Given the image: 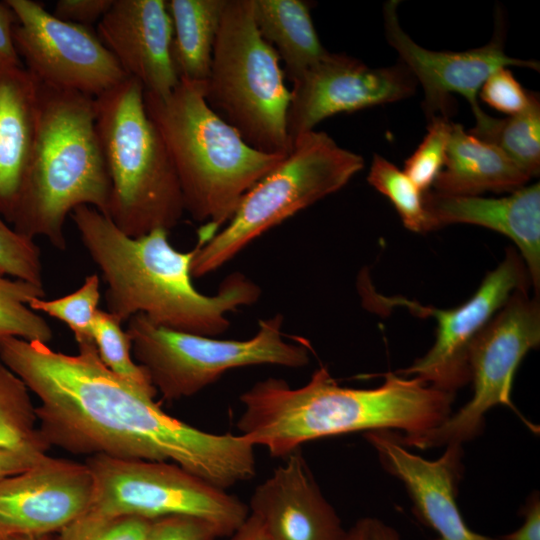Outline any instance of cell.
<instances>
[{
	"mask_svg": "<svg viewBox=\"0 0 540 540\" xmlns=\"http://www.w3.org/2000/svg\"><path fill=\"white\" fill-rule=\"evenodd\" d=\"M283 316L259 321L258 331L245 340L178 332L156 326L142 314L128 320L127 333L134 360L147 372L166 401L190 397L216 382L229 370L275 365L301 368L309 363V344L288 342Z\"/></svg>",
	"mask_w": 540,
	"mask_h": 540,
	"instance_id": "cell-9",
	"label": "cell"
},
{
	"mask_svg": "<svg viewBox=\"0 0 540 540\" xmlns=\"http://www.w3.org/2000/svg\"><path fill=\"white\" fill-rule=\"evenodd\" d=\"M39 89L22 66L0 69V215L8 220L32 150Z\"/></svg>",
	"mask_w": 540,
	"mask_h": 540,
	"instance_id": "cell-21",
	"label": "cell"
},
{
	"mask_svg": "<svg viewBox=\"0 0 540 540\" xmlns=\"http://www.w3.org/2000/svg\"><path fill=\"white\" fill-rule=\"evenodd\" d=\"M44 286L9 277L0 271V340L8 337L49 344L53 331L29 304L45 298Z\"/></svg>",
	"mask_w": 540,
	"mask_h": 540,
	"instance_id": "cell-27",
	"label": "cell"
},
{
	"mask_svg": "<svg viewBox=\"0 0 540 540\" xmlns=\"http://www.w3.org/2000/svg\"><path fill=\"white\" fill-rule=\"evenodd\" d=\"M215 527L206 520L186 515H171L151 521L143 540H217Z\"/></svg>",
	"mask_w": 540,
	"mask_h": 540,
	"instance_id": "cell-35",
	"label": "cell"
},
{
	"mask_svg": "<svg viewBox=\"0 0 540 540\" xmlns=\"http://www.w3.org/2000/svg\"><path fill=\"white\" fill-rule=\"evenodd\" d=\"M424 206L431 230L453 223L492 229L509 237L519 248L535 291L540 287V186H523L509 196L445 195L426 192Z\"/></svg>",
	"mask_w": 540,
	"mask_h": 540,
	"instance_id": "cell-20",
	"label": "cell"
},
{
	"mask_svg": "<svg viewBox=\"0 0 540 540\" xmlns=\"http://www.w3.org/2000/svg\"><path fill=\"white\" fill-rule=\"evenodd\" d=\"M151 521L90 510L59 532L50 535L49 540H143Z\"/></svg>",
	"mask_w": 540,
	"mask_h": 540,
	"instance_id": "cell-31",
	"label": "cell"
},
{
	"mask_svg": "<svg viewBox=\"0 0 540 540\" xmlns=\"http://www.w3.org/2000/svg\"><path fill=\"white\" fill-rule=\"evenodd\" d=\"M530 176L492 143L452 123L444 166L433 186L445 195L477 196L485 191H515Z\"/></svg>",
	"mask_w": 540,
	"mask_h": 540,
	"instance_id": "cell-22",
	"label": "cell"
},
{
	"mask_svg": "<svg viewBox=\"0 0 540 540\" xmlns=\"http://www.w3.org/2000/svg\"><path fill=\"white\" fill-rule=\"evenodd\" d=\"M227 0H169L171 55L179 80L206 82L213 47Z\"/></svg>",
	"mask_w": 540,
	"mask_h": 540,
	"instance_id": "cell-24",
	"label": "cell"
},
{
	"mask_svg": "<svg viewBox=\"0 0 540 540\" xmlns=\"http://www.w3.org/2000/svg\"><path fill=\"white\" fill-rule=\"evenodd\" d=\"M256 27L284 62V74L296 81L329 52L315 30L310 6L302 0H252Z\"/></svg>",
	"mask_w": 540,
	"mask_h": 540,
	"instance_id": "cell-23",
	"label": "cell"
},
{
	"mask_svg": "<svg viewBox=\"0 0 540 540\" xmlns=\"http://www.w3.org/2000/svg\"><path fill=\"white\" fill-rule=\"evenodd\" d=\"M0 271L44 286L40 249L33 239L11 228L0 215Z\"/></svg>",
	"mask_w": 540,
	"mask_h": 540,
	"instance_id": "cell-33",
	"label": "cell"
},
{
	"mask_svg": "<svg viewBox=\"0 0 540 540\" xmlns=\"http://www.w3.org/2000/svg\"><path fill=\"white\" fill-rule=\"evenodd\" d=\"M121 324L106 310L97 311L93 322V340L101 361L122 379L157 394L147 372L134 360L130 337Z\"/></svg>",
	"mask_w": 540,
	"mask_h": 540,
	"instance_id": "cell-29",
	"label": "cell"
},
{
	"mask_svg": "<svg viewBox=\"0 0 540 540\" xmlns=\"http://www.w3.org/2000/svg\"><path fill=\"white\" fill-rule=\"evenodd\" d=\"M370 540H402L391 526L376 518H367Z\"/></svg>",
	"mask_w": 540,
	"mask_h": 540,
	"instance_id": "cell-41",
	"label": "cell"
},
{
	"mask_svg": "<svg viewBox=\"0 0 540 540\" xmlns=\"http://www.w3.org/2000/svg\"><path fill=\"white\" fill-rule=\"evenodd\" d=\"M451 129L446 117L430 119L424 139L405 161L404 173L421 192H428L444 166Z\"/></svg>",
	"mask_w": 540,
	"mask_h": 540,
	"instance_id": "cell-32",
	"label": "cell"
},
{
	"mask_svg": "<svg viewBox=\"0 0 540 540\" xmlns=\"http://www.w3.org/2000/svg\"><path fill=\"white\" fill-rule=\"evenodd\" d=\"M399 1L384 4L385 36L409 71L424 90L423 111L430 120L436 116L448 118L454 110L452 94H459L469 102L476 123L486 113L478 102V94L485 80L503 67L518 66L539 71V62L509 57L504 51L503 27L497 29L486 45L461 52L434 51L421 47L402 29Z\"/></svg>",
	"mask_w": 540,
	"mask_h": 540,
	"instance_id": "cell-14",
	"label": "cell"
},
{
	"mask_svg": "<svg viewBox=\"0 0 540 540\" xmlns=\"http://www.w3.org/2000/svg\"><path fill=\"white\" fill-rule=\"evenodd\" d=\"M384 468L405 485L417 515L437 532L435 540H502L471 530L456 501L462 471V445H448L441 457L427 460L411 453L390 431L365 432Z\"/></svg>",
	"mask_w": 540,
	"mask_h": 540,
	"instance_id": "cell-18",
	"label": "cell"
},
{
	"mask_svg": "<svg viewBox=\"0 0 540 540\" xmlns=\"http://www.w3.org/2000/svg\"><path fill=\"white\" fill-rule=\"evenodd\" d=\"M85 463L94 481L91 510L102 514L192 516L211 523L220 537L230 536L249 514L239 498L172 462L93 455Z\"/></svg>",
	"mask_w": 540,
	"mask_h": 540,
	"instance_id": "cell-10",
	"label": "cell"
},
{
	"mask_svg": "<svg viewBox=\"0 0 540 540\" xmlns=\"http://www.w3.org/2000/svg\"><path fill=\"white\" fill-rule=\"evenodd\" d=\"M0 361L39 399L38 426L50 447L172 462L224 490L256 474L255 446L245 437L206 432L167 414L156 394L109 370L95 344L70 355L8 337L0 340Z\"/></svg>",
	"mask_w": 540,
	"mask_h": 540,
	"instance_id": "cell-1",
	"label": "cell"
},
{
	"mask_svg": "<svg viewBox=\"0 0 540 540\" xmlns=\"http://www.w3.org/2000/svg\"><path fill=\"white\" fill-rule=\"evenodd\" d=\"M453 397L418 377L391 372L376 388L342 387L321 366L301 387L272 377L255 383L240 395L243 411L236 426L255 447L286 457L303 443L334 435L428 431L449 417Z\"/></svg>",
	"mask_w": 540,
	"mask_h": 540,
	"instance_id": "cell-3",
	"label": "cell"
},
{
	"mask_svg": "<svg viewBox=\"0 0 540 540\" xmlns=\"http://www.w3.org/2000/svg\"><path fill=\"white\" fill-rule=\"evenodd\" d=\"M100 278L88 275L74 292L57 299H33L29 307L65 323L72 331L77 345L94 344L93 322L100 302Z\"/></svg>",
	"mask_w": 540,
	"mask_h": 540,
	"instance_id": "cell-30",
	"label": "cell"
},
{
	"mask_svg": "<svg viewBox=\"0 0 540 540\" xmlns=\"http://www.w3.org/2000/svg\"><path fill=\"white\" fill-rule=\"evenodd\" d=\"M254 490L249 513L273 540H343L346 530L299 449Z\"/></svg>",
	"mask_w": 540,
	"mask_h": 540,
	"instance_id": "cell-19",
	"label": "cell"
},
{
	"mask_svg": "<svg viewBox=\"0 0 540 540\" xmlns=\"http://www.w3.org/2000/svg\"><path fill=\"white\" fill-rule=\"evenodd\" d=\"M30 158L9 218L14 229L65 250L64 224L82 205L107 216L110 180L97 129L95 98L40 85Z\"/></svg>",
	"mask_w": 540,
	"mask_h": 540,
	"instance_id": "cell-4",
	"label": "cell"
},
{
	"mask_svg": "<svg viewBox=\"0 0 540 540\" xmlns=\"http://www.w3.org/2000/svg\"><path fill=\"white\" fill-rule=\"evenodd\" d=\"M529 275L522 258L508 249L504 260L489 272L474 295L462 305L448 310L424 307L397 298L421 315L437 321L435 343L421 358L399 373L418 377L446 392L454 391L470 379L468 349L482 328L517 290H528Z\"/></svg>",
	"mask_w": 540,
	"mask_h": 540,
	"instance_id": "cell-13",
	"label": "cell"
},
{
	"mask_svg": "<svg viewBox=\"0 0 540 540\" xmlns=\"http://www.w3.org/2000/svg\"><path fill=\"white\" fill-rule=\"evenodd\" d=\"M37 422L29 389L0 361V450L46 454L50 445L41 434Z\"/></svg>",
	"mask_w": 540,
	"mask_h": 540,
	"instance_id": "cell-25",
	"label": "cell"
},
{
	"mask_svg": "<svg viewBox=\"0 0 540 540\" xmlns=\"http://www.w3.org/2000/svg\"><path fill=\"white\" fill-rule=\"evenodd\" d=\"M343 540H370L367 518L360 519L349 530H346Z\"/></svg>",
	"mask_w": 540,
	"mask_h": 540,
	"instance_id": "cell-42",
	"label": "cell"
},
{
	"mask_svg": "<svg viewBox=\"0 0 540 540\" xmlns=\"http://www.w3.org/2000/svg\"><path fill=\"white\" fill-rule=\"evenodd\" d=\"M363 168L362 156L326 132L299 135L283 161L244 195L226 225L206 243L197 242L192 277L218 270L271 228L343 188Z\"/></svg>",
	"mask_w": 540,
	"mask_h": 540,
	"instance_id": "cell-8",
	"label": "cell"
},
{
	"mask_svg": "<svg viewBox=\"0 0 540 540\" xmlns=\"http://www.w3.org/2000/svg\"><path fill=\"white\" fill-rule=\"evenodd\" d=\"M112 3L113 0H58L52 14L63 21L91 28Z\"/></svg>",
	"mask_w": 540,
	"mask_h": 540,
	"instance_id": "cell-36",
	"label": "cell"
},
{
	"mask_svg": "<svg viewBox=\"0 0 540 540\" xmlns=\"http://www.w3.org/2000/svg\"><path fill=\"white\" fill-rule=\"evenodd\" d=\"M96 129L110 180L107 216L136 238L170 231L185 209L178 177L149 117L142 84L127 77L95 97Z\"/></svg>",
	"mask_w": 540,
	"mask_h": 540,
	"instance_id": "cell-6",
	"label": "cell"
},
{
	"mask_svg": "<svg viewBox=\"0 0 540 540\" xmlns=\"http://www.w3.org/2000/svg\"><path fill=\"white\" fill-rule=\"evenodd\" d=\"M524 522L517 530L503 535L502 540H540V501L532 496L523 509Z\"/></svg>",
	"mask_w": 540,
	"mask_h": 540,
	"instance_id": "cell-38",
	"label": "cell"
},
{
	"mask_svg": "<svg viewBox=\"0 0 540 540\" xmlns=\"http://www.w3.org/2000/svg\"><path fill=\"white\" fill-rule=\"evenodd\" d=\"M230 536V540H273L261 521L250 513Z\"/></svg>",
	"mask_w": 540,
	"mask_h": 540,
	"instance_id": "cell-40",
	"label": "cell"
},
{
	"mask_svg": "<svg viewBox=\"0 0 540 540\" xmlns=\"http://www.w3.org/2000/svg\"><path fill=\"white\" fill-rule=\"evenodd\" d=\"M86 463L47 454L0 482V533L53 535L91 510Z\"/></svg>",
	"mask_w": 540,
	"mask_h": 540,
	"instance_id": "cell-16",
	"label": "cell"
},
{
	"mask_svg": "<svg viewBox=\"0 0 540 540\" xmlns=\"http://www.w3.org/2000/svg\"><path fill=\"white\" fill-rule=\"evenodd\" d=\"M417 81L403 64L372 68L346 54L328 53L293 82L287 132L293 140L326 118L410 97Z\"/></svg>",
	"mask_w": 540,
	"mask_h": 540,
	"instance_id": "cell-15",
	"label": "cell"
},
{
	"mask_svg": "<svg viewBox=\"0 0 540 540\" xmlns=\"http://www.w3.org/2000/svg\"><path fill=\"white\" fill-rule=\"evenodd\" d=\"M537 95L525 90L509 68L503 67L485 80L478 97L490 107L510 116L529 107Z\"/></svg>",
	"mask_w": 540,
	"mask_h": 540,
	"instance_id": "cell-34",
	"label": "cell"
},
{
	"mask_svg": "<svg viewBox=\"0 0 540 540\" xmlns=\"http://www.w3.org/2000/svg\"><path fill=\"white\" fill-rule=\"evenodd\" d=\"M44 455H31L0 450V482L11 475L24 471Z\"/></svg>",
	"mask_w": 540,
	"mask_h": 540,
	"instance_id": "cell-39",
	"label": "cell"
},
{
	"mask_svg": "<svg viewBox=\"0 0 540 540\" xmlns=\"http://www.w3.org/2000/svg\"><path fill=\"white\" fill-rule=\"evenodd\" d=\"M96 33L127 76L138 80L145 92L165 96L179 83L165 0H113L97 23Z\"/></svg>",
	"mask_w": 540,
	"mask_h": 540,
	"instance_id": "cell-17",
	"label": "cell"
},
{
	"mask_svg": "<svg viewBox=\"0 0 540 540\" xmlns=\"http://www.w3.org/2000/svg\"><path fill=\"white\" fill-rule=\"evenodd\" d=\"M17 19L7 3L0 2V69L21 67L14 38L13 29Z\"/></svg>",
	"mask_w": 540,
	"mask_h": 540,
	"instance_id": "cell-37",
	"label": "cell"
},
{
	"mask_svg": "<svg viewBox=\"0 0 540 540\" xmlns=\"http://www.w3.org/2000/svg\"><path fill=\"white\" fill-rule=\"evenodd\" d=\"M367 181L391 201L407 229L413 232L431 230L422 192L404 171L375 154Z\"/></svg>",
	"mask_w": 540,
	"mask_h": 540,
	"instance_id": "cell-28",
	"label": "cell"
},
{
	"mask_svg": "<svg viewBox=\"0 0 540 540\" xmlns=\"http://www.w3.org/2000/svg\"><path fill=\"white\" fill-rule=\"evenodd\" d=\"M540 343L539 302L526 289L515 291L482 328L468 349L473 396L439 426L413 435H396L404 446L426 449L462 445L480 434L487 411L506 405L518 412L511 399L516 370Z\"/></svg>",
	"mask_w": 540,
	"mask_h": 540,
	"instance_id": "cell-11",
	"label": "cell"
},
{
	"mask_svg": "<svg viewBox=\"0 0 540 540\" xmlns=\"http://www.w3.org/2000/svg\"><path fill=\"white\" fill-rule=\"evenodd\" d=\"M275 49L260 35L252 0H227L216 35L205 99L253 148L288 155L291 91Z\"/></svg>",
	"mask_w": 540,
	"mask_h": 540,
	"instance_id": "cell-7",
	"label": "cell"
},
{
	"mask_svg": "<svg viewBox=\"0 0 540 540\" xmlns=\"http://www.w3.org/2000/svg\"><path fill=\"white\" fill-rule=\"evenodd\" d=\"M27 72L46 87L98 97L128 76L90 27L69 23L32 0H6Z\"/></svg>",
	"mask_w": 540,
	"mask_h": 540,
	"instance_id": "cell-12",
	"label": "cell"
},
{
	"mask_svg": "<svg viewBox=\"0 0 540 540\" xmlns=\"http://www.w3.org/2000/svg\"><path fill=\"white\" fill-rule=\"evenodd\" d=\"M144 101L172 159L185 212L203 224L199 237L207 242L287 155L250 146L208 105L205 82L179 80L165 96L144 91Z\"/></svg>",
	"mask_w": 540,
	"mask_h": 540,
	"instance_id": "cell-5",
	"label": "cell"
},
{
	"mask_svg": "<svg viewBox=\"0 0 540 540\" xmlns=\"http://www.w3.org/2000/svg\"><path fill=\"white\" fill-rule=\"evenodd\" d=\"M70 216L106 284V311L121 323L142 314L159 327L217 337L230 326L228 313L261 296L260 287L241 272L228 275L214 295L199 292L191 274L198 245L178 251L165 229L133 238L93 207L79 206Z\"/></svg>",
	"mask_w": 540,
	"mask_h": 540,
	"instance_id": "cell-2",
	"label": "cell"
},
{
	"mask_svg": "<svg viewBox=\"0 0 540 540\" xmlns=\"http://www.w3.org/2000/svg\"><path fill=\"white\" fill-rule=\"evenodd\" d=\"M46 535H29L19 533H0V540H49Z\"/></svg>",
	"mask_w": 540,
	"mask_h": 540,
	"instance_id": "cell-43",
	"label": "cell"
},
{
	"mask_svg": "<svg viewBox=\"0 0 540 540\" xmlns=\"http://www.w3.org/2000/svg\"><path fill=\"white\" fill-rule=\"evenodd\" d=\"M478 139L501 149L530 178L540 170V101L538 95L529 107L504 119L487 115L468 131Z\"/></svg>",
	"mask_w": 540,
	"mask_h": 540,
	"instance_id": "cell-26",
	"label": "cell"
}]
</instances>
